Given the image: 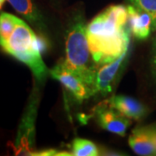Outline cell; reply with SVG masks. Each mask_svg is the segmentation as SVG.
<instances>
[{
    "instance_id": "6da1fadb",
    "label": "cell",
    "mask_w": 156,
    "mask_h": 156,
    "mask_svg": "<svg viewBox=\"0 0 156 156\" xmlns=\"http://www.w3.org/2000/svg\"><path fill=\"white\" fill-rule=\"evenodd\" d=\"M127 20L128 8L111 5L86 27L90 52L97 67L115 60L129 48L130 30L126 27Z\"/></svg>"
},
{
    "instance_id": "7a4b0ae2",
    "label": "cell",
    "mask_w": 156,
    "mask_h": 156,
    "mask_svg": "<svg viewBox=\"0 0 156 156\" xmlns=\"http://www.w3.org/2000/svg\"><path fill=\"white\" fill-rule=\"evenodd\" d=\"M86 27L81 17H76L73 21L66 34V57L62 62L69 69L83 79L93 95H95V79L97 66L90 52Z\"/></svg>"
},
{
    "instance_id": "3957f363",
    "label": "cell",
    "mask_w": 156,
    "mask_h": 156,
    "mask_svg": "<svg viewBox=\"0 0 156 156\" xmlns=\"http://www.w3.org/2000/svg\"><path fill=\"white\" fill-rule=\"evenodd\" d=\"M40 94L37 86H34L29 98L28 104L23 115L17 129L13 150L16 155H32L35 152L36 120L37 115Z\"/></svg>"
},
{
    "instance_id": "277c9868",
    "label": "cell",
    "mask_w": 156,
    "mask_h": 156,
    "mask_svg": "<svg viewBox=\"0 0 156 156\" xmlns=\"http://www.w3.org/2000/svg\"><path fill=\"white\" fill-rule=\"evenodd\" d=\"M0 47L7 54L14 57L36 47L39 48L38 37L26 23L19 18L13 32L6 41L0 43Z\"/></svg>"
},
{
    "instance_id": "5b68a950",
    "label": "cell",
    "mask_w": 156,
    "mask_h": 156,
    "mask_svg": "<svg viewBox=\"0 0 156 156\" xmlns=\"http://www.w3.org/2000/svg\"><path fill=\"white\" fill-rule=\"evenodd\" d=\"M50 74L54 79L59 81L77 101H83L94 95L91 89L83 81V79L69 69L63 62H60L52 69H50Z\"/></svg>"
},
{
    "instance_id": "8992f818",
    "label": "cell",
    "mask_w": 156,
    "mask_h": 156,
    "mask_svg": "<svg viewBox=\"0 0 156 156\" xmlns=\"http://www.w3.org/2000/svg\"><path fill=\"white\" fill-rule=\"evenodd\" d=\"M95 118L99 126L107 131L124 136L130 126L129 118L122 115L108 105H101L95 111Z\"/></svg>"
},
{
    "instance_id": "52a82bcc",
    "label": "cell",
    "mask_w": 156,
    "mask_h": 156,
    "mask_svg": "<svg viewBox=\"0 0 156 156\" xmlns=\"http://www.w3.org/2000/svg\"><path fill=\"white\" fill-rule=\"evenodd\" d=\"M127 49L121 56L115 60L108 63L100 66L99 69H96L95 79V93L105 95L112 91V87L115 83L119 71L124 63L126 57L128 55Z\"/></svg>"
},
{
    "instance_id": "ba28073f",
    "label": "cell",
    "mask_w": 156,
    "mask_h": 156,
    "mask_svg": "<svg viewBox=\"0 0 156 156\" xmlns=\"http://www.w3.org/2000/svg\"><path fill=\"white\" fill-rule=\"evenodd\" d=\"M155 22L152 15L133 5L128 6V23L136 38L144 40L149 37L152 24Z\"/></svg>"
},
{
    "instance_id": "9c48e42d",
    "label": "cell",
    "mask_w": 156,
    "mask_h": 156,
    "mask_svg": "<svg viewBox=\"0 0 156 156\" xmlns=\"http://www.w3.org/2000/svg\"><path fill=\"white\" fill-rule=\"evenodd\" d=\"M106 104L133 120H140L147 112V108L139 101L125 95H115L106 101Z\"/></svg>"
},
{
    "instance_id": "30bf717a",
    "label": "cell",
    "mask_w": 156,
    "mask_h": 156,
    "mask_svg": "<svg viewBox=\"0 0 156 156\" xmlns=\"http://www.w3.org/2000/svg\"><path fill=\"white\" fill-rule=\"evenodd\" d=\"M128 144L135 154L142 156L156 155L155 146L150 126L137 127L128 138Z\"/></svg>"
},
{
    "instance_id": "8fae6325",
    "label": "cell",
    "mask_w": 156,
    "mask_h": 156,
    "mask_svg": "<svg viewBox=\"0 0 156 156\" xmlns=\"http://www.w3.org/2000/svg\"><path fill=\"white\" fill-rule=\"evenodd\" d=\"M17 13L22 15L29 22L37 26L39 29L44 26L41 13L35 6L32 0H7Z\"/></svg>"
},
{
    "instance_id": "7c38bea8",
    "label": "cell",
    "mask_w": 156,
    "mask_h": 156,
    "mask_svg": "<svg viewBox=\"0 0 156 156\" xmlns=\"http://www.w3.org/2000/svg\"><path fill=\"white\" fill-rule=\"evenodd\" d=\"M71 154L76 156H96L100 154L95 143L89 140L76 138L71 145Z\"/></svg>"
},
{
    "instance_id": "4fadbf2b",
    "label": "cell",
    "mask_w": 156,
    "mask_h": 156,
    "mask_svg": "<svg viewBox=\"0 0 156 156\" xmlns=\"http://www.w3.org/2000/svg\"><path fill=\"white\" fill-rule=\"evenodd\" d=\"M18 20V17L10 13L2 12L0 14V43L9 38Z\"/></svg>"
},
{
    "instance_id": "5bb4252c",
    "label": "cell",
    "mask_w": 156,
    "mask_h": 156,
    "mask_svg": "<svg viewBox=\"0 0 156 156\" xmlns=\"http://www.w3.org/2000/svg\"><path fill=\"white\" fill-rule=\"evenodd\" d=\"M131 5L140 10L147 11L152 15L154 21H156V0H127Z\"/></svg>"
},
{
    "instance_id": "9a60e30c",
    "label": "cell",
    "mask_w": 156,
    "mask_h": 156,
    "mask_svg": "<svg viewBox=\"0 0 156 156\" xmlns=\"http://www.w3.org/2000/svg\"><path fill=\"white\" fill-rule=\"evenodd\" d=\"M32 155L35 156H67L72 155L71 153L65 151H59L56 149H46V150L35 151Z\"/></svg>"
},
{
    "instance_id": "2e32d148",
    "label": "cell",
    "mask_w": 156,
    "mask_h": 156,
    "mask_svg": "<svg viewBox=\"0 0 156 156\" xmlns=\"http://www.w3.org/2000/svg\"><path fill=\"white\" fill-rule=\"evenodd\" d=\"M151 66H152V74H153V76L156 80V41L155 43H154V45Z\"/></svg>"
},
{
    "instance_id": "e0dca14e",
    "label": "cell",
    "mask_w": 156,
    "mask_h": 156,
    "mask_svg": "<svg viewBox=\"0 0 156 156\" xmlns=\"http://www.w3.org/2000/svg\"><path fill=\"white\" fill-rule=\"evenodd\" d=\"M150 129H151V134H152V137H153L154 142V146H155V152H156V125L150 126Z\"/></svg>"
},
{
    "instance_id": "ac0fdd59",
    "label": "cell",
    "mask_w": 156,
    "mask_h": 156,
    "mask_svg": "<svg viewBox=\"0 0 156 156\" xmlns=\"http://www.w3.org/2000/svg\"><path fill=\"white\" fill-rule=\"evenodd\" d=\"M5 0H0V10L2 9V7L4 5V4H5Z\"/></svg>"
}]
</instances>
